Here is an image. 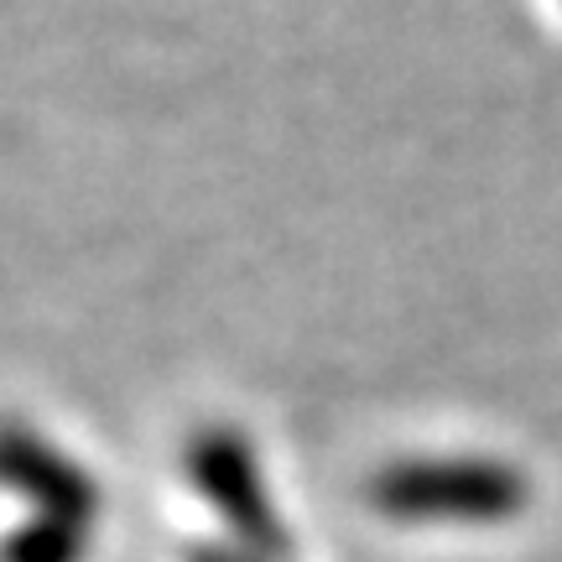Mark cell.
<instances>
[{"mask_svg":"<svg viewBox=\"0 0 562 562\" xmlns=\"http://www.w3.org/2000/svg\"><path fill=\"white\" fill-rule=\"evenodd\" d=\"M79 552H83L79 521H63V516H42L37 526L16 531L11 542L0 547V562H79Z\"/></svg>","mask_w":562,"mask_h":562,"instance_id":"cell-4","label":"cell"},{"mask_svg":"<svg viewBox=\"0 0 562 562\" xmlns=\"http://www.w3.org/2000/svg\"><path fill=\"white\" fill-rule=\"evenodd\" d=\"M370 495L385 516H402V521L495 526L526 505V480L495 459H438L385 469L370 484Z\"/></svg>","mask_w":562,"mask_h":562,"instance_id":"cell-1","label":"cell"},{"mask_svg":"<svg viewBox=\"0 0 562 562\" xmlns=\"http://www.w3.org/2000/svg\"><path fill=\"white\" fill-rule=\"evenodd\" d=\"M193 562H245V558H235V552H193Z\"/></svg>","mask_w":562,"mask_h":562,"instance_id":"cell-5","label":"cell"},{"mask_svg":"<svg viewBox=\"0 0 562 562\" xmlns=\"http://www.w3.org/2000/svg\"><path fill=\"white\" fill-rule=\"evenodd\" d=\"M0 480L16 484V490H32L47 516H63V521H79V526L89 516V484H83L79 469L63 463L58 453H47L42 442L21 438V432L0 438Z\"/></svg>","mask_w":562,"mask_h":562,"instance_id":"cell-3","label":"cell"},{"mask_svg":"<svg viewBox=\"0 0 562 562\" xmlns=\"http://www.w3.org/2000/svg\"><path fill=\"white\" fill-rule=\"evenodd\" d=\"M188 459H193L188 469H193L199 490L209 495V505L240 531L245 547H256V552H286V531L277 526L271 505L261 501L256 459H250V448H245L235 432H209V438H199V448H193Z\"/></svg>","mask_w":562,"mask_h":562,"instance_id":"cell-2","label":"cell"}]
</instances>
